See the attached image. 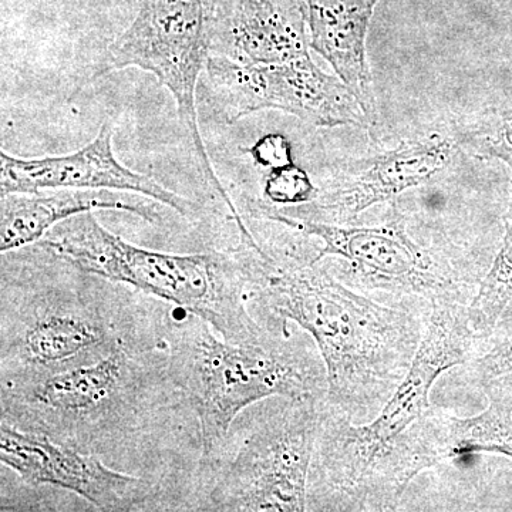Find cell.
Masks as SVG:
<instances>
[{
	"instance_id": "cell-1",
	"label": "cell",
	"mask_w": 512,
	"mask_h": 512,
	"mask_svg": "<svg viewBox=\"0 0 512 512\" xmlns=\"http://www.w3.org/2000/svg\"><path fill=\"white\" fill-rule=\"evenodd\" d=\"M480 342L468 305L431 306L406 379L372 419L356 423L323 400L308 510L390 511L421 471L453 458L451 416L434 410L441 375L467 365Z\"/></svg>"
},
{
	"instance_id": "cell-2",
	"label": "cell",
	"mask_w": 512,
	"mask_h": 512,
	"mask_svg": "<svg viewBox=\"0 0 512 512\" xmlns=\"http://www.w3.org/2000/svg\"><path fill=\"white\" fill-rule=\"evenodd\" d=\"M251 301L265 328L291 335L288 323L312 336L326 369L325 402L352 421L375 417L413 365L430 306L377 302L353 291L312 258L274 256L248 248Z\"/></svg>"
},
{
	"instance_id": "cell-3",
	"label": "cell",
	"mask_w": 512,
	"mask_h": 512,
	"mask_svg": "<svg viewBox=\"0 0 512 512\" xmlns=\"http://www.w3.org/2000/svg\"><path fill=\"white\" fill-rule=\"evenodd\" d=\"M0 392L5 423L99 457L136 439L161 407L185 402L168 373L161 339L130 343L59 372L2 382Z\"/></svg>"
},
{
	"instance_id": "cell-4",
	"label": "cell",
	"mask_w": 512,
	"mask_h": 512,
	"mask_svg": "<svg viewBox=\"0 0 512 512\" xmlns=\"http://www.w3.org/2000/svg\"><path fill=\"white\" fill-rule=\"evenodd\" d=\"M173 313L164 315L161 345L171 380L197 416L202 467L217 461L248 407L275 396H326L325 365L305 336L268 330L249 342H228L204 319Z\"/></svg>"
},
{
	"instance_id": "cell-5",
	"label": "cell",
	"mask_w": 512,
	"mask_h": 512,
	"mask_svg": "<svg viewBox=\"0 0 512 512\" xmlns=\"http://www.w3.org/2000/svg\"><path fill=\"white\" fill-rule=\"evenodd\" d=\"M37 244L86 274L173 303L228 342H249L269 330L251 313V262L244 247L235 255L151 251L104 228L93 212L60 222Z\"/></svg>"
},
{
	"instance_id": "cell-6",
	"label": "cell",
	"mask_w": 512,
	"mask_h": 512,
	"mask_svg": "<svg viewBox=\"0 0 512 512\" xmlns=\"http://www.w3.org/2000/svg\"><path fill=\"white\" fill-rule=\"evenodd\" d=\"M89 274L52 282L2 269V382L47 375L93 362L124 345L150 342L128 325L117 292Z\"/></svg>"
},
{
	"instance_id": "cell-7",
	"label": "cell",
	"mask_w": 512,
	"mask_h": 512,
	"mask_svg": "<svg viewBox=\"0 0 512 512\" xmlns=\"http://www.w3.org/2000/svg\"><path fill=\"white\" fill-rule=\"evenodd\" d=\"M323 400L275 396L239 414L241 440L227 461H218L211 510L308 511V485Z\"/></svg>"
},
{
	"instance_id": "cell-8",
	"label": "cell",
	"mask_w": 512,
	"mask_h": 512,
	"mask_svg": "<svg viewBox=\"0 0 512 512\" xmlns=\"http://www.w3.org/2000/svg\"><path fill=\"white\" fill-rule=\"evenodd\" d=\"M214 9L215 0H143L126 32L101 56L96 77L127 67L157 77L174 97L201 174L242 231L247 224L212 167L198 124V84L211 55Z\"/></svg>"
},
{
	"instance_id": "cell-9",
	"label": "cell",
	"mask_w": 512,
	"mask_h": 512,
	"mask_svg": "<svg viewBox=\"0 0 512 512\" xmlns=\"http://www.w3.org/2000/svg\"><path fill=\"white\" fill-rule=\"evenodd\" d=\"M265 220L319 239L322 247L313 259H342L345 269L339 271L338 278L363 292L389 293L397 301L412 299L431 308L447 303L470 305L480 285L467 279L447 256L417 244L394 201L387 220L373 227L296 221L281 215H269Z\"/></svg>"
},
{
	"instance_id": "cell-10",
	"label": "cell",
	"mask_w": 512,
	"mask_h": 512,
	"mask_svg": "<svg viewBox=\"0 0 512 512\" xmlns=\"http://www.w3.org/2000/svg\"><path fill=\"white\" fill-rule=\"evenodd\" d=\"M198 84L202 103L222 124L281 110L316 127L372 126L355 94L311 55L275 64H242L210 55Z\"/></svg>"
},
{
	"instance_id": "cell-11",
	"label": "cell",
	"mask_w": 512,
	"mask_h": 512,
	"mask_svg": "<svg viewBox=\"0 0 512 512\" xmlns=\"http://www.w3.org/2000/svg\"><path fill=\"white\" fill-rule=\"evenodd\" d=\"M456 137L431 134L421 140L402 141L383 151L349 163L342 173L320 188L318 198L301 207L275 210L254 205L255 215H281L296 221L325 224H356L362 212L382 202H393L400 194L430 183L453 160Z\"/></svg>"
},
{
	"instance_id": "cell-12",
	"label": "cell",
	"mask_w": 512,
	"mask_h": 512,
	"mask_svg": "<svg viewBox=\"0 0 512 512\" xmlns=\"http://www.w3.org/2000/svg\"><path fill=\"white\" fill-rule=\"evenodd\" d=\"M0 463L30 485H53L101 511L141 510L156 495L150 480L106 466L99 456L0 421Z\"/></svg>"
},
{
	"instance_id": "cell-13",
	"label": "cell",
	"mask_w": 512,
	"mask_h": 512,
	"mask_svg": "<svg viewBox=\"0 0 512 512\" xmlns=\"http://www.w3.org/2000/svg\"><path fill=\"white\" fill-rule=\"evenodd\" d=\"M113 131L107 120L92 143L69 156L19 158L0 151V197L45 190H111L146 195L184 217L197 211L195 202L124 167L114 156Z\"/></svg>"
},
{
	"instance_id": "cell-14",
	"label": "cell",
	"mask_w": 512,
	"mask_h": 512,
	"mask_svg": "<svg viewBox=\"0 0 512 512\" xmlns=\"http://www.w3.org/2000/svg\"><path fill=\"white\" fill-rule=\"evenodd\" d=\"M305 0H215L211 55L242 64L309 55Z\"/></svg>"
},
{
	"instance_id": "cell-15",
	"label": "cell",
	"mask_w": 512,
	"mask_h": 512,
	"mask_svg": "<svg viewBox=\"0 0 512 512\" xmlns=\"http://www.w3.org/2000/svg\"><path fill=\"white\" fill-rule=\"evenodd\" d=\"M311 49L352 90L370 124L376 99L366 57L370 20L379 0H305Z\"/></svg>"
},
{
	"instance_id": "cell-16",
	"label": "cell",
	"mask_w": 512,
	"mask_h": 512,
	"mask_svg": "<svg viewBox=\"0 0 512 512\" xmlns=\"http://www.w3.org/2000/svg\"><path fill=\"white\" fill-rule=\"evenodd\" d=\"M96 210L126 211L153 224L158 220L150 204L120 195V191L16 192L3 195L0 202V252L9 254L36 244L60 222Z\"/></svg>"
},
{
	"instance_id": "cell-17",
	"label": "cell",
	"mask_w": 512,
	"mask_h": 512,
	"mask_svg": "<svg viewBox=\"0 0 512 512\" xmlns=\"http://www.w3.org/2000/svg\"><path fill=\"white\" fill-rule=\"evenodd\" d=\"M488 406L477 416H451L453 458L494 453L512 458V372L481 382Z\"/></svg>"
},
{
	"instance_id": "cell-18",
	"label": "cell",
	"mask_w": 512,
	"mask_h": 512,
	"mask_svg": "<svg viewBox=\"0 0 512 512\" xmlns=\"http://www.w3.org/2000/svg\"><path fill=\"white\" fill-rule=\"evenodd\" d=\"M504 222L500 251L468 305L471 328L480 342L491 335L512 299V197Z\"/></svg>"
},
{
	"instance_id": "cell-19",
	"label": "cell",
	"mask_w": 512,
	"mask_h": 512,
	"mask_svg": "<svg viewBox=\"0 0 512 512\" xmlns=\"http://www.w3.org/2000/svg\"><path fill=\"white\" fill-rule=\"evenodd\" d=\"M458 146L512 168V109L484 114L456 136Z\"/></svg>"
},
{
	"instance_id": "cell-20",
	"label": "cell",
	"mask_w": 512,
	"mask_h": 512,
	"mask_svg": "<svg viewBox=\"0 0 512 512\" xmlns=\"http://www.w3.org/2000/svg\"><path fill=\"white\" fill-rule=\"evenodd\" d=\"M319 191L309 174L292 163L269 170L264 184V201H256L255 205L275 210L301 207L315 201Z\"/></svg>"
},
{
	"instance_id": "cell-21",
	"label": "cell",
	"mask_w": 512,
	"mask_h": 512,
	"mask_svg": "<svg viewBox=\"0 0 512 512\" xmlns=\"http://www.w3.org/2000/svg\"><path fill=\"white\" fill-rule=\"evenodd\" d=\"M484 342L487 349L470 362L478 383L512 372V299Z\"/></svg>"
},
{
	"instance_id": "cell-22",
	"label": "cell",
	"mask_w": 512,
	"mask_h": 512,
	"mask_svg": "<svg viewBox=\"0 0 512 512\" xmlns=\"http://www.w3.org/2000/svg\"><path fill=\"white\" fill-rule=\"evenodd\" d=\"M248 153L256 164L268 170L293 163L291 143L282 134H266L249 148Z\"/></svg>"
}]
</instances>
